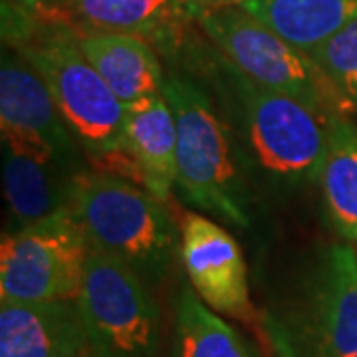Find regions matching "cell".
<instances>
[{"label":"cell","instance_id":"22","mask_svg":"<svg viewBox=\"0 0 357 357\" xmlns=\"http://www.w3.org/2000/svg\"><path fill=\"white\" fill-rule=\"evenodd\" d=\"M354 357H357V354H356V356H354Z\"/></svg>","mask_w":357,"mask_h":357},{"label":"cell","instance_id":"23","mask_svg":"<svg viewBox=\"0 0 357 357\" xmlns=\"http://www.w3.org/2000/svg\"><path fill=\"white\" fill-rule=\"evenodd\" d=\"M91 357H96V356H91Z\"/></svg>","mask_w":357,"mask_h":357},{"label":"cell","instance_id":"5","mask_svg":"<svg viewBox=\"0 0 357 357\" xmlns=\"http://www.w3.org/2000/svg\"><path fill=\"white\" fill-rule=\"evenodd\" d=\"M222 72L243 119L244 135L262 171L286 187L319 178L332 121L294 98L256 86L225 56Z\"/></svg>","mask_w":357,"mask_h":357},{"label":"cell","instance_id":"4","mask_svg":"<svg viewBox=\"0 0 357 357\" xmlns=\"http://www.w3.org/2000/svg\"><path fill=\"white\" fill-rule=\"evenodd\" d=\"M197 26L256 86L294 98L328 121L351 115L312 56L282 40L243 6L203 10Z\"/></svg>","mask_w":357,"mask_h":357},{"label":"cell","instance_id":"10","mask_svg":"<svg viewBox=\"0 0 357 357\" xmlns=\"http://www.w3.org/2000/svg\"><path fill=\"white\" fill-rule=\"evenodd\" d=\"M62 10L77 34H133L165 56H175L197 24V13L187 0H66Z\"/></svg>","mask_w":357,"mask_h":357},{"label":"cell","instance_id":"1","mask_svg":"<svg viewBox=\"0 0 357 357\" xmlns=\"http://www.w3.org/2000/svg\"><path fill=\"white\" fill-rule=\"evenodd\" d=\"M10 48L44 77L70 133L89 159L102 167H129L141 178L126 137V105L84 56L76 30L62 22L34 26Z\"/></svg>","mask_w":357,"mask_h":357},{"label":"cell","instance_id":"20","mask_svg":"<svg viewBox=\"0 0 357 357\" xmlns=\"http://www.w3.org/2000/svg\"><path fill=\"white\" fill-rule=\"evenodd\" d=\"M66 0H2V38L10 44L38 22L62 16Z\"/></svg>","mask_w":357,"mask_h":357},{"label":"cell","instance_id":"17","mask_svg":"<svg viewBox=\"0 0 357 357\" xmlns=\"http://www.w3.org/2000/svg\"><path fill=\"white\" fill-rule=\"evenodd\" d=\"M319 183L333 229L357 243V128L347 117H335L330 126Z\"/></svg>","mask_w":357,"mask_h":357},{"label":"cell","instance_id":"13","mask_svg":"<svg viewBox=\"0 0 357 357\" xmlns=\"http://www.w3.org/2000/svg\"><path fill=\"white\" fill-rule=\"evenodd\" d=\"M126 137L143 187L165 203L177 185V121L165 93L126 107Z\"/></svg>","mask_w":357,"mask_h":357},{"label":"cell","instance_id":"14","mask_svg":"<svg viewBox=\"0 0 357 357\" xmlns=\"http://www.w3.org/2000/svg\"><path fill=\"white\" fill-rule=\"evenodd\" d=\"M76 175L2 143V181L14 230L70 208Z\"/></svg>","mask_w":357,"mask_h":357},{"label":"cell","instance_id":"8","mask_svg":"<svg viewBox=\"0 0 357 357\" xmlns=\"http://www.w3.org/2000/svg\"><path fill=\"white\" fill-rule=\"evenodd\" d=\"M0 126L2 143L62 167L77 175L86 171L77 141L54 102L48 84L18 50L8 46L0 62Z\"/></svg>","mask_w":357,"mask_h":357},{"label":"cell","instance_id":"15","mask_svg":"<svg viewBox=\"0 0 357 357\" xmlns=\"http://www.w3.org/2000/svg\"><path fill=\"white\" fill-rule=\"evenodd\" d=\"M318 345L321 357L357 354V252L335 244L321 264L318 288Z\"/></svg>","mask_w":357,"mask_h":357},{"label":"cell","instance_id":"3","mask_svg":"<svg viewBox=\"0 0 357 357\" xmlns=\"http://www.w3.org/2000/svg\"><path fill=\"white\" fill-rule=\"evenodd\" d=\"M177 121V187L201 211L234 227H250L246 192L227 123L189 76L169 74L163 86Z\"/></svg>","mask_w":357,"mask_h":357},{"label":"cell","instance_id":"6","mask_svg":"<svg viewBox=\"0 0 357 357\" xmlns=\"http://www.w3.org/2000/svg\"><path fill=\"white\" fill-rule=\"evenodd\" d=\"M77 307L96 357H153L159 310L135 268L91 248Z\"/></svg>","mask_w":357,"mask_h":357},{"label":"cell","instance_id":"7","mask_svg":"<svg viewBox=\"0 0 357 357\" xmlns=\"http://www.w3.org/2000/svg\"><path fill=\"white\" fill-rule=\"evenodd\" d=\"M91 246L72 208L13 230L0 246V302L77 300Z\"/></svg>","mask_w":357,"mask_h":357},{"label":"cell","instance_id":"19","mask_svg":"<svg viewBox=\"0 0 357 357\" xmlns=\"http://www.w3.org/2000/svg\"><path fill=\"white\" fill-rule=\"evenodd\" d=\"M347 109L357 114V16L310 54Z\"/></svg>","mask_w":357,"mask_h":357},{"label":"cell","instance_id":"9","mask_svg":"<svg viewBox=\"0 0 357 357\" xmlns=\"http://www.w3.org/2000/svg\"><path fill=\"white\" fill-rule=\"evenodd\" d=\"M178 250L192 288L206 306L241 321L255 318L246 262L232 234L211 218L189 213L181 225Z\"/></svg>","mask_w":357,"mask_h":357},{"label":"cell","instance_id":"11","mask_svg":"<svg viewBox=\"0 0 357 357\" xmlns=\"http://www.w3.org/2000/svg\"><path fill=\"white\" fill-rule=\"evenodd\" d=\"M76 300L2 302L0 357H91Z\"/></svg>","mask_w":357,"mask_h":357},{"label":"cell","instance_id":"18","mask_svg":"<svg viewBox=\"0 0 357 357\" xmlns=\"http://www.w3.org/2000/svg\"><path fill=\"white\" fill-rule=\"evenodd\" d=\"M175 357H250L234 328L191 292L183 290L177 302Z\"/></svg>","mask_w":357,"mask_h":357},{"label":"cell","instance_id":"2","mask_svg":"<svg viewBox=\"0 0 357 357\" xmlns=\"http://www.w3.org/2000/svg\"><path fill=\"white\" fill-rule=\"evenodd\" d=\"M70 208L91 248L119 256L147 280H159L171 266L177 229L163 201L147 189L119 175L82 171Z\"/></svg>","mask_w":357,"mask_h":357},{"label":"cell","instance_id":"21","mask_svg":"<svg viewBox=\"0 0 357 357\" xmlns=\"http://www.w3.org/2000/svg\"><path fill=\"white\" fill-rule=\"evenodd\" d=\"M192 6V10L197 16L203 10H211V8H220V6H241L243 0H187Z\"/></svg>","mask_w":357,"mask_h":357},{"label":"cell","instance_id":"16","mask_svg":"<svg viewBox=\"0 0 357 357\" xmlns=\"http://www.w3.org/2000/svg\"><path fill=\"white\" fill-rule=\"evenodd\" d=\"M241 6L306 54L357 16V0H243Z\"/></svg>","mask_w":357,"mask_h":357},{"label":"cell","instance_id":"12","mask_svg":"<svg viewBox=\"0 0 357 357\" xmlns=\"http://www.w3.org/2000/svg\"><path fill=\"white\" fill-rule=\"evenodd\" d=\"M77 44L126 107L163 93L167 76L159 52L145 38L121 32H82Z\"/></svg>","mask_w":357,"mask_h":357}]
</instances>
